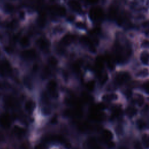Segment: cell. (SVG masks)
Instances as JSON below:
<instances>
[{
    "label": "cell",
    "instance_id": "obj_6",
    "mask_svg": "<svg viewBox=\"0 0 149 149\" xmlns=\"http://www.w3.org/2000/svg\"><path fill=\"white\" fill-rule=\"evenodd\" d=\"M87 15L94 24H101L106 20V11L104 8L100 5L89 7L87 11Z\"/></svg>",
    "mask_w": 149,
    "mask_h": 149
},
{
    "label": "cell",
    "instance_id": "obj_30",
    "mask_svg": "<svg viewBox=\"0 0 149 149\" xmlns=\"http://www.w3.org/2000/svg\"><path fill=\"white\" fill-rule=\"evenodd\" d=\"M148 139H149V137H148Z\"/></svg>",
    "mask_w": 149,
    "mask_h": 149
},
{
    "label": "cell",
    "instance_id": "obj_11",
    "mask_svg": "<svg viewBox=\"0 0 149 149\" xmlns=\"http://www.w3.org/2000/svg\"><path fill=\"white\" fill-rule=\"evenodd\" d=\"M16 47L18 50H24L32 48L33 47V39L24 32L19 39Z\"/></svg>",
    "mask_w": 149,
    "mask_h": 149
},
{
    "label": "cell",
    "instance_id": "obj_1",
    "mask_svg": "<svg viewBox=\"0 0 149 149\" xmlns=\"http://www.w3.org/2000/svg\"><path fill=\"white\" fill-rule=\"evenodd\" d=\"M70 25L63 20H61L56 22H49L44 33L53 43L60 40L66 33L70 31Z\"/></svg>",
    "mask_w": 149,
    "mask_h": 149
},
{
    "label": "cell",
    "instance_id": "obj_4",
    "mask_svg": "<svg viewBox=\"0 0 149 149\" xmlns=\"http://www.w3.org/2000/svg\"><path fill=\"white\" fill-rule=\"evenodd\" d=\"M33 46L37 49L42 60L45 56L53 53V42L47 37L44 32L38 35L33 39Z\"/></svg>",
    "mask_w": 149,
    "mask_h": 149
},
{
    "label": "cell",
    "instance_id": "obj_26",
    "mask_svg": "<svg viewBox=\"0 0 149 149\" xmlns=\"http://www.w3.org/2000/svg\"><path fill=\"white\" fill-rule=\"evenodd\" d=\"M115 147V144L112 141H110L107 143V147L109 149H113Z\"/></svg>",
    "mask_w": 149,
    "mask_h": 149
},
{
    "label": "cell",
    "instance_id": "obj_10",
    "mask_svg": "<svg viewBox=\"0 0 149 149\" xmlns=\"http://www.w3.org/2000/svg\"><path fill=\"white\" fill-rule=\"evenodd\" d=\"M65 5L69 12L78 15L86 14L89 8L85 5L81 0H69Z\"/></svg>",
    "mask_w": 149,
    "mask_h": 149
},
{
    "label": "cell",
    "instance_id": "obj_9",
    "mask_svg": "<svg viewBox=\"0 0 149 149\" xmlns=\"http://www.w3.org/2000/svg\"><path fill=\"white\" fill-rule=\"evenodd\" d=\"M42 61L56 72L60 68L67 64L66 61L62 60L53 53L45 56L43 58Z\"/></svg>",
    "mask_w": 149,
    "mask_h": 149
},
{
    "label": "cell",
    "instance_id": "obj_23",
    "mask_svg": "<svg viewBox=\"0 0 149 149\" xmlns=\"http://www.w3.org/2000/svg\"><path fill=\"white\" fill-rule=\"evenodd\" d=\"M124 94H125V96L127 98H130V97H132V95L133 94V93H132V91L131 89H127L125 91H124Z\"/></svg>",
    "mask_w": 149,
    "mask_h": 149
},
{
    "label": "cell",
    "instance_id": "obj_22",
    "mask_svg": "<svg viewBox=\"0 0 149 149\" xmlns=\"http://www.w3.org/2000/svg\"><path fill=\"white\" fill-rule=\"evenodd\" d=\"M143 89L144 91L147 94L149 95V81H146L143 85Z\"/></svg>",
    "mask_w": 149,
    "mask_h": 149
},
{
    "label": "cell",
    "instance_id": "obj_20",
    "mask_svg": "<svg viewBox=\"0 0 149 149\" xmlns=\"http://www.w3.org/2000/svg\"><path fill=\"white\" fill-rule=\"evenodd\" d=\"M127 115L129 117H133L137 113V110L133 107H128L126 110Z\"/></svg>",
    "mask_w": 149,
    "mask_h": 149
},
{
    "label": "cell",
    "instance_id": "obj_16",
    "mask_svg": "<svg viewBox=\"0 0 149 149\" xmlns=\"http://www.w3.org/2000/svg\"><path fill=\"white\" fill-rule=\"evenodd\" d=\"M10 35L9 32L0 27V47L9 43Z\"/></svg>",
    "mask_w": 149,
    "mask_h": 149
},
{
    "label": "cell",
    "instance_id": "obj_18",
    "mask_svg": "<svg viewBox=\"0 0 149 149\" xmlns=\"http://www.w3.org/2000/svg\"><path fill=\"white\" fill-rule=\"evenodd\" d=\"M103 139L106 142H110L113 137V135L112 132L108 129H104L102 133Z\"/></svg>",
    "mask_w": 149,
    "mask_h": 149
},
{
    "label": "cell",
    "instance_id": "obj_12",
    "mask_svg": "<svg viewBox=\"0 0 149 149\" xmlns=\"http://www.w3.org/2000/svg\"><path fill=\"white\" fill-rule=\"evenodd\" d=\"M132 77L137 81H149V67L139 66L132 72Z\"/></svg>",
    "mask_w": 149,
    "mask_h": 149
},
{
    "label": "cell",
    "instance_id": "obj_2",
    "mask_svg": "<svg viewBox=\"0 0 149 149\" xmlns=\"http://www.w3.org/2000/svg\"><path fill=\"white\" fill-rule=\"evenodd\" d=\"M8 133L11 143H22L28 137L29 126L20 120H15L12 123Z\"/></svg>",
    "mask_w": 149,
    "mask_h": 149
},
{
    "label": "cell",
    "instance_id": "obj_29",
    "mask_svg": "<svg viewBox=\"0 0 149 149\" xmlns=\"http://www.w3.org/2000/svg\"><path fill=\"white\" fill-rule=\"evenodd\" d=\"M119 149H128V148H126V147H120Z\"/></svg>",
    "mask_w": 149,
    "mask_h": 149
},
{
    "label": "cell",
    "instance_id": "obj_5",
    "mask_svg": "<svg viewBox=\"0 0 149 149\" xmlns=\"http://www.w3.org/2000/svg\"><path fill=\"white\" fill-rule=\"evenodd\" d=\"M39 106L36 95H28L21 102V111L28 118H35Z\"/></svg>",
    "mask_w": 149,
    "mask_h": 149
},
{
    "label": "cell",
    "instance_id": "obj_17",
    "mask_svg": "<svg viewBox=\"0 0 149 149\" xmlns=\"http://www.w3.org/2000/svg\"><path fill=\"white\" fill-rule=\"evenodd\" d=\"M119 94L117 93H104L101 95V100L104 102H110L118 100Z\"/></svg>",
    "mask_w": 149,
    "mask_h": 149
},
{
    "label": "cell",
    "instance_id": "obj_19",
    "mask_svg": "<svg viewBox=\"0 0 149 149\" xmlns=\"http://www.w3.org/2000/svg\"><path fill=\"white\" fill-rule=\"evenodd\" d=\"M135 101L136 104L139 106V107H142L144 103V97L142 94H141L140 93H137L136 94V97H135Z\"/></svg>",
    "mask_w": 149,
    "mask_h": 149
},
{
    "label": "cell",
    "instance_id": "obj_8",
    "mask_svg": "<svg viewBox=\"0 0 149 149\" xmlns=\"http://www.w3.org/2000/svg\"><path fill=\"white\" fill-rule=\"evenodd\" d=\"M19 5L9 0H0V15L5 20L15 16Z\"/></svg>",
    "mask_w": 149,
    "mask_h": 149
},
{
    "label": "cell",
    "instance_id": "obj_28",
    "mask_svg": "<svg viewBox=\"0 0 149 149\" xmlns=\"http://www.w3.org/2000/svg\"><path fill=\"white\" fill-rule=\"evenodd\" d=\"M69 1V0H60V4H66V3Z\"/></svg>",
    "mask_w": 149,
    "mask_h": 149
},
{
    "label": "cell",
    "instance_id": "obj_7",
    "mask_svg": "<svg viewBox=\"0 0 149 149\" xmlns=\"http://www.w3.org/2000/svg\"><path fill=\"white\" fill-rule=\"evenodd\" d=\"M18 58L20 61L26 65H29L36 60H42L39 53L34 46L24 50H18Z\"/></svg>",
    "mask_w": 149,
    "mask_h": 149
},
{
    "label": "cell",
    "instance_id": "obj_25",
    "mask_svg": "<svg viewBox=\"0 0 149 149\" xmlns=\"http://www.w3.org/2000/svg\"><path fill=\"white\" fill-rule=\"evenodd\" d=\"M143 144H144V146L146 148L149 147V139L146 136H144L143 137Z\"/></svg>",
    "mask_w": 149,
    "mask_h": 149
},
{
    "label": "cell",
    "instance_id": "obj_15",
    "mask_svg": "<svg viewBox=\"0 0 149 149\" xmlns=\"http://www.w3.org/2000/svg\"><path fill=\"white\" fill-rule=\"evenodd\" d=\"M136 45L137 49L149 50V36L142 33L137 41Z\"/></svg>",
    "mask_w": 149,
    "mask_h": 149
},
{
    "label": "cell",
    "instance_id": "obj_27",
    "mask_svg": "<svg viewBox=\"0 0 149 149\" xmlns=\"http://www.w3.org/2000/svg\"><path fill=\"white\" fill-rule=\"evenodd\" d=\"M135 149H142V146L140 144L139 142H136L135 145Z\"/></svg>",
    "mask_w": 149,
    "mask_h": 149
},
{
    "label": "cell",
    "instance_id": "obj_3",
    "mask_svg": "<svg viewBox=\"0 0 149 149\" xmlns=\"http://www.w3.org/2000/svg\"><path fill=\"white\" fill-rule=\"evenodd\" d=\"M94 26V24L86 13L85 15L78 16L76 20L70 26V31L79 36L85 35L91 30Z\"/></svg>",
    "mask_w": 149,
    "mask_h": 149
},
{
    "label": "cell",
    "instance_id": "obj_14",
    "mask_svg": "<svg viewBox=\"0 0 149 149\" xmlns=\"http://www.w3.org/2000/svg\"><path fill=\"white\" fill-rule=\"evenodd\" d=\"M135 57L140 65L149 67V50L137 49Z\"/></svg>",
    "mask_w": 149,
    "mask_h": 149
},
{
    "label": "cell",
    "instance_id": "obj_13",
    "mask_svg": "<svg viewBox=\"0 0 149 149\" xmlns=\"http://www.w3.org/2000/svg\"><path fill=\"white\" fill-rule=\"evenodd\" d=\"M147 0H128L125 8L132 13L143 12Z\"/></svg>",
    "mask_w": 149,
    "mask_h": 149
},
{
    "label": "cell",
    "instance_id": "obj_21",
    "mask_svg": "<svg viewBox=\"0 0 149 149\" xmlns=\"http://www.w3.org/2000/svg\"><path fill=\"white\" fill-rule=\"evenodd\" d=\"M122 114V110L119 107H115L113 110V112H112V116L114 118L118 117L121 115Z\"/></svg>",
    "mask_w": 149,
    "mask_h": 149
},
{
    "label": "cell",
    "instance_id": "obj_24",
    "mask_svg": "<svg viewBox=\"0 0 149 149\" xmlns=\"http://www.w3.org/2000/svg\"><path fill=\"white\" fill-rule=\"evenodd\" d=\"M137 127H138L139 129H143L146 125L144 122L142 120H139L137 122Z\"/></svg>",
    "mask_w": 149,
    "mask_h": 149
}]
</instances>
